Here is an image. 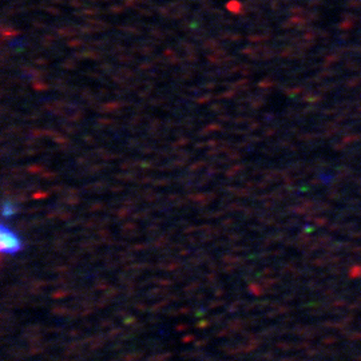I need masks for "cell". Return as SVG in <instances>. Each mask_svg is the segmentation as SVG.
Here are the masks:
<instances>
[{"instance_id": "obj_1", "label": "cell", "mask_w": 361, "mask_h": 361, "mask_svg": "<svg viewBox=\"0 0 361 361\" xmlns=\"http://www.w3.org/2000/svg\"><path fill=\"white\" fill-rule=\"evenodd\" d=\"M1 252L6 255H15L22 250V241L16 233L8 229L6 225H1Z\"/></svg>"}]
</instances>
